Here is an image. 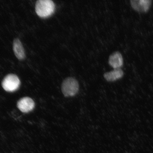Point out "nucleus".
Wrapping results in <instances>:
<instances>
[{
    "label": "nucleus",
    "instance_id": "2",
    "mask_svg": "<svg viewBox=\"0 0 153 153\" xmlns=\"http://www.w3.org/2000/svg\"><path fill=\"white\" fill-rule=\"evenodd\" d=\"M62 89L65 97L74 96L79 91V84L75 78L68 77L63 82Z\"/></svg>",
    "mask_w": 153,
    "mask_h": 153
},
{
    "label": "nucleus",
    "instance_id": "6",
    "mask_svg": "<svg viewBox=\"0 0 153 153\" xmlns=\"http://www.w3.org/2000/svg\"><path fill=\"white\" fill-rule=\"evenodd\" d=\"M108 63L114 69L121 68L123 64V58L121 53L118 51L113 53L109 58Z\"/></svg>",
    "mask_w": 153,
    "mask_h": 153
},
{
    "label": "nucleus",
    "instance_id": "1",
    "mask_svg": "<svg viewBox=\"0 0 153 153\" xmlns=\"http://www.w3.org/2000/svg\"><path fill=\"white\" fill-rule=\"evenodd\" d=\"M55 4L51 0H39L36 2L35 10L36 14L41 18H47L54 13Z\"/></svg>",
    "mask_w": 153,
    "mask_h": 153
},
{
    "label": "nucleus",
    "instance_id": "7",
    "mask_svg": "<svg viewBox=\"0 0 153 153\" xmlns=\"http://www.w3.org/2000/svg\"><path fill=\"white\" fill-rule=\"evenodd\" d=\"M13 50L15 56L19 60L25 57V53L22 42L18 38H15L13 42Z\"/></svg>",
    "mask_w": 153,
    "mask_h": 153
},
{
    "label": "nucleus",
    "instance_id": "4",
    "mask_svg": "<svg viewBox=\"0 0 153 153\" xmlns=\"http://www.w3.org/2000/svg\"><path fill=\"white\" fill-rule=\"evenodd\" d=\"M151 0H131V4L134 10L139 12H147L152 5Z\"/></svg>",
    "mask_w": 153,
    "mask_h": 153
},
{
    "label": "nucleus",
    "instance_id": "3",
    "mask_svg": "<svg viewBox=\"0 0 153 153\" xmlns=\"http://www.w3.org/2000/svg\"><path fill=\"white\" fill-rule=\"evenodd\" d=\"M1 85L5 91L12 92L18 89L20 85V81L16 75L10 74L4 78Z\"/></svg>",
    "mask_w": 153,
    "mask_h": 153
},
{
    "label": "nucleus",
    "instance_id": "5",
    "mask_svg": "<svg viewBox=\"0 0 153 153\" xmlns=\"http://www.w3.org/2000/svg\"><path fill=\"white\" fill-rule=\"evenodd\" d=\"M17 106L22 112L28 113L33 109L35 106V103L30 97H24L18 101Z\"/></svg>",
    "mask_w": 153,
    "mask_h": 153
},
{
    "label": "nucleus",
    "instance_id": "8",
    "mask_svg": "<svg viewBox=\"0 0 153 153\" xmlns=\"http://www.w3.org/2000/svg\"><path fill=\"white\" fill-rule=\"evenodd\" d=\"M124 75V72L121 69L117 68L104 74V77L107 81L112 82L120 79Z\"/></svg>",
    "mask_w": 153,
    "mask_h": 153
}]
</instances>
